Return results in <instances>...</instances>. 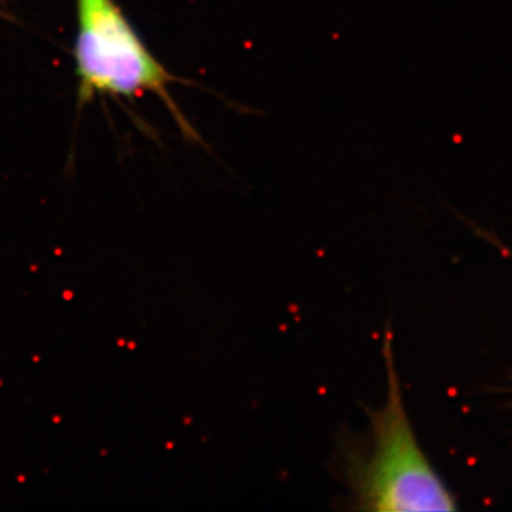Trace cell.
<instances>
[{"label":"cell","mask_w":512,"mask_h":512,"mask_svg":"<svg viewBox=\"0 0 512 512\" xmlns=\"http://www.w3.org/2000/svg\"><path fill=\"white\" fill-rule=\"evenodd\" d=\"M77 22L74 55L84 92L156 93L173 111L185 136L202 143L168 92V86L178 79L141 42L114 0H77Z\"/></svg>","instance_id":"7a4b0ae2"},{"label":"cell","mask_w":512,"mask_h":512,"mask_svg":"<svg viewBox=\"0 0 512 512\" xmlns=\"http://www.w3.org/2000/svg\"><path fill=\"white\" fill-rule=\"evenodd\" d=\"M382 355L386 397L367 412L365 446L352 443L343 453L350 501L362 511H454L456 498L424 453L407 413L390 328L384 332Z\"/></svg>","instance_id":"6da1fadb"}]
</instances>
